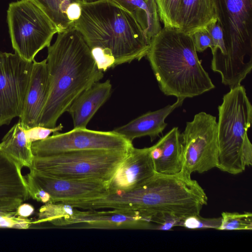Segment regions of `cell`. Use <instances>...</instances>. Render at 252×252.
Wrapping results in <instances>:
<instances>
[{
  "label": "cell",
  "mask_w": 252,
  "mask_h": 252,
  "mask_svg": "<svg viewBox=\"0 0 252 252\" xmlns=\"http://www.w3.org/2000/svg\"><path fill=\"white\" fill-rule=\"evenodd\" d=\"M81 6L80 16L73 26L83 36L100 70L146 56L150 42L128 11L112 0Z\"/></svg>",
  "instance_id": "6da1fadb"
},
{
  "label": "cell",
  "mask_w": 252,
  "mask_h": 252,
  "mask_svg": "<svg viewBox=\"0 0 252 252\" xmlns=\"http://www.w3.org/2000/svg\"><path fill=\"white\" fill-rule=\"evenodd\" d=\"M47 53L50 89L38 126L54 128L73 101L101 80L103 73L83 36L73 26L58 33Z\"/></svg>",
  "instance_id": "7a4b0ae2"
},
{
  "label": "cell",
  "mask_w": 252,
  "mask_h": 252,
  "mask_svg": "<svg viewBox=\"0 0 252 252\" xmlns=\"http://www.w3.org/2000/svg\"><path fill=\"white\" fill-rule=\"evenodd\" d=\"M160 91L185 99L214 88L190 35L177 28L163 27L151 40L146 56Z\"/></svg>",
  "instance_id": "3957f363"
},
{
  "label": "cell",
  "mask_w": 252,
  "mask_h": 252,
  "mask_svg": "<svg viewBox=\"0 0 252 252\" xmlns=\"http://www.w3.org/2000/svg\"><path fill=\"white\" fill-rule=\"evenodd\" d=\"M99 200L103 209L139 210L153 217L167 214L184 217L199 214L208 198L197 181L181 172L174 175L156 173L139 188L108 193Z\"/></svg>",
  "instance_id": "277c9868"
},
{
  "label": "cell",
  "mask_w": 252,
  "mask_h": 252,
  "mask_svg": "<svg viewBox=\"0 0 252 252\" xmlns=\"http://www.w3.org/2000/svg\"><path fill=\"white\" fill-rule=\"evenodd\" d=\"M217 168L231 174L243 172L252 164V144L248 130L252 105L244 86L231 88L218 107Z\"/></svg>",
  "instance_id": "5b68a950"
},
{
  "label": "cell",
  "mask_w": 252,
  "mask_h": 252,
  "mask_svg": "<svg viewBox=\"0 0 252 252\" xmlns=\"http://www.w3.org/2000/svg\"><path fill=\"white\" fill-rule=\"evenodd\" d=\"M226 54L218 71L222 83L241 84L252 68V0H214Z\"/></svg>",
  "instance_id": "8992f818"
},
{
  "label": "cell",
  "mask_w": 252,
  "mask_h": 252,
  "mask_svg": "<svg viewBox=\"0 0 252 252\" xmlns=\"http://www.w3.org/2000/svg\"><path fill=\"white\" fill-rule=\"evenodd\" d=\"M128 152L92 150L34 157L29 169L56 178L95 180L107 185Z\"/></svg>",
  "instance_id": "52a82bcc"
},
{
  "label": "cell",
  "mask_w": 252,
  "mask_h": 252,
  "mask_svg": "<svg viewBox=\"0 0 252 252\" xmlns=\"http://www.w3.org/2000/svg\"><path fill=\"white\" fill-rule=\"evenodd\" d=\"M7 22L15 53L28 62H33L40 51L48 48L58 33L48 16L30 0L10 3Z\"/></svg>",
  "instance_id": "ba28073f"
},
{
  "label": "cell",
  "mask_w": 252,
  "mask_h": 252,
  "mask_svg": "<svg viewBox=\"0 0 252 252\" xmlns=\"http://www.w3.org/2000/svg\"><path fill=\"white\" fill-rule=\"evenodd\" d=\"M182 169L191 176L193 172L203 173L215 167L218 162L217 122L216 117L199 112L186 123L181 134Z\"/></svg>",
  "instance_id": "9c48e42d"
},
{
  "label": "cell",
  "mask_w": 252,
  "mask_h": 252,
  "mask_svg": "<svg viewBox=\"0 0 252 252\" xmlns=\"http://www.w3.org/2000/svg\"><path fill=\"white\" fill-rule=\"evenodd\" d=\"M133 147L130 142L112 131L75 128L61 133H54L47 138L32 143L34 157H43L63 152L92 150L127 152Z\"/></svg>",
  "instance_id": "30bf717a"
},
{
  "label": "cell",
  "mask_w": 252,
  "mask_h": 252,
  "mask_svg": "<svg viewBox=\"0 0 252 252\" xmlns=\"http://www.w3.org/2000/svg\"><path fill=\"white\" fill-rule=\"evenodd\" d=\"M33 62L0 51V127L22 113Z\"/></svg>",
  "instance_id": "8fae6325"
},
{
  "label": "cell",
  "mask_w": 252,
  "mask_h": 252,
  "mask_svg": "<svg viewBox=\"0 0 252 252\" xmlns=\"http://www.w3.org/2000/svg\"><path fill=\"white\" fill-rule=\"evenodd\" d=\"M152 217L149 213L135 210L81 211L75 208L71 215L50 222L63 228L153 229Z\"/></svg>",
  "instance_id": "7c38bea8"
},
{
  "label": "cell",
  "mask_w": 252,
  "mask_h": 252,
  "mask_svg": "<svg viewBox=\"0 0 252 252\" xmlns=\"http://www.w3.org/2000/svg\"><path fill=\"white\" fill-rule=\"evenodd\" d=\"M25 177L28 185L42 189L50 196V202L93 198L107 193V184L95 180L63 179L43 175L30 169Z\"/></svg>",
  "instance_id": "4fadbf2b"
},
{
  "label": "cell",
  "mask_w": 252,
  "mask_h": 252,
  "mask_svg": "<svg viewBox=\"0 0 252 252\" xmlns=\"http://www.w3.org/2000/svg\"><path fill=\"white\" fill-rule=\"evenodd\" d=\"M156 174L150 147H133L107 185L108 193L125 192L139 188Z\"/></svg>",
  "instance_id": "5bb4252c"
},
{
  "label": "cell",
  "mask_w": 252,
  "mask_h": 252,
  "mask_svg": "<svg viewBox=\"0 0 252 252\" xmlns=\"http://www.w3.org/2000/svg\"><path fill=\"white\" fill-rule=\"evenodd\" d=\"M49 89L46 59L41 62L33 60L23 111L19 117V121L24 129L38 126L48 97Z\"/></svg>",
  "instance_id": "9a60e30c"
},
{
  "label": "cell",
  "mask_w": 252,
  "mask_h": 252,
  "mask_svg": "<svg viewBox=\"0 0 252 252\" xmlns=\"http://www.w3.org/2000/svg\"><path fill=\"white\" fill-rule=\"evenodd\" d=\"M22 168L0 149V211L15 212L30 197Z\"/></svg>",
  "instance_id": "2e32d148"
},
{
  "label": "cell",
  "mask_w": 252,
  "mask_h": 252,
  "mask_svg": "<svg viewBox=\"0 0 252 252\" xmlns=\"http://www.w3.org/2000/svg\"><path fill=\"white\" fill-rule=\"evenodd\" d=\"M184 100L177 98V101L172 105L148 112L113 131L132 142L135 138L146 136H149L153 141L167 126L165 119L176 108L181 106Z\"/></svg>",
  "instance_id": "e0dca14e"
},
{
  "label": "cell",
  "mask_w": 252,
  "mask_h": 252,
  "mask_svg": "<svg viewBox=\"0 0 252 252\" xmlns=\"http://www.w3.org/2000/svg\"><path fill=\"white\" fill-rule=\"evenodd\" d=\"M112 88L109 80L96 82L73 101L67 112L72 118L74 128H86L95 113L110 97Z\"/></svg>",
  "instance_id": "ac0fdd59"
},
{
  "label": "cell",
  "mask_w": 252,
  "mask_h": 252,
  "mask_svg": "<svg viewBox=\"0 0 252 252\" xmlns=\"http://www.w3.org/2000/svg\"><path fill=\"white\" fill-rule=\"evenodd\" d=\"M150 150L156 173L174 175L181 172L182 147L178 127H173Z\"/></svg>",
  "instance_id": "d6986e66"
},
{
  "label": "cell",
  "mask_w": 252,
  "mask_h": 252,
  "mask_svg": "<svg viewBox=\"0 0 252 252\" xmlns=\"http://www.w3.org/2000/svg\"><path fill=\"white\" fill-rule=\"evenodd\" d=\"M218 19L214 0H182L178 28L190 35Z\"/></svg>",
  "instance_id": "ffe728a7"
},
{
  "label": "cell",
  "mask_w": 252,
  "mask_h": 252,
  "mask_svg": "<svg viewBox=\"0 0 252 252\" xmlns=\"http://www.w3.org/2000/svg\"><path fill=\"white\" fill-rule=\"evenodd\" d=\"M50 19L58 33L73 27L81 13L79 0H30Z\"/></svg>",
  "instance_id": "44dd1931"
},
{
  "label": "cell",
  "mask_w": 252,
  "mask_h": 252,
  "mask_svg": "<svg viewBox=\"0 0 252 252\" xmlns=\"http://www.w3.org/2000/svg\"><path fill=\"white\" fill-rule=\"evenodd\" d=\"M134 17L148 40L161 30L160 19L155 0H112Z\"/></svg>",
  "instance_id": "7402d4cb"
},
{
  "label": "cell",
  "mask_w": 252,
  "mask_h": 252,
  "mask_svg": "<svg viewBox=\"0 0 252 252\" xmlns=\"http://www.w3.org/2000/svg\"><path fill=\"white\" fill-rule=\"evenodd\" d=\"M31 144L25 129L19 121L3 137L0 143V149L22 168L26 167L30 169L34 158Z\"/></svg>",
  "instance_id": "603a6c76"
},
{
  "label": "cell",
  "mask_w": 252,
  "mask_h": 252,
  "mask_svg": "<svg viewBox=\"0 0 252 252\" xmlns=\"http://www.w3.org/2000/svg\"><path fill=\"white\" fill-rule=\"evenodd\" d=\"M221 224L218 230H234L252 229V214L245 212H222Z\"/></svg>",
  "instance_id": "cb8c5ba5"
},
{
  "label": "cell",
  "mask_w": 252,
  "mask_h": 252,
  "mask_svg": "<svg viewBox=\"0 0 252 252\" xmlns=\"http://www.w3.org/2000/svg\"><path fill=\"white\" fill-rule=\"evenodd\" d=\"M75 208L61 202H48L39 209L38 217L33 223L50 222L53 220L72 214Z\"/></svg>",
  "instance_id": "d4e9b609"
},
{
  "label": "cell",
  "mask_w": 252,
  "mask_h": 252,
  "mask_svg": "<svg viewBox=\"0 0 252 252\" xmlns=\"http://www.w3.org/2000/svg\"><path fill=\"white\" fill-rule=\"evenodd\" d=\"M163 27L177 28V20L182 0H155Z\"/></svg>",
  "instance_id": "484cf974"
},
{
  "label": "cell",
  "mask_w": 252,
  "mask_h": 252,
  "mask_svg": "<svg viewBox=\"0 0 252 252\" xmlns=\"http://www.w3.org/2000/svg\"><path fill=\"white\" fill-rule=\"evenodd\" d=\"M221 221V217L206 218L200 216L199 214H194L182 217L180 226L191 229L213 228L218 230Z\"/></svg>",
  "instance_id": "4316f807"
},
{
  "label": "cell",
  "mask_w": 252,
  "mask_h": 252,
  "mask_svg": "<svg viewBox=\"0 0 252 252\" xmlns=\"http://www.w3.org/2000/svg\"><path fill=\"white\" fill-rule=\"evenodd\" d=\"M190 35L196 52H202L208 48H213L212 38L205 27L196 30Z\"/></svg>",
  "instance_id": "83f0119b"
},
{
  "label": "cell",
  "mask_w": 252,
  "mask_h": 252,
  "mask_svg": "<svg viewBox=\"0 0 252 252\" xmlns=\"http://www.w3.org/2000/svg\"><path fill=\"white\" fill-rule=\"evenodd\" d=\"M63 125L61 124L54 128H48L37 126L25 130L29 141L31 142L43 140L50 136L51 133L62 130Z\"/></svg>",
  "instance_id": "f1b7e54d"
},
{
  "label": "cell",
  "mask_w": 252,
  "mask_h": 252,
  "mask_svg": "<svg viewBox=\"0 0 252 252\" xmlns=\"http://www.w3.org/2000/svg\"><path fill=\"white\" fill-rule=\"evenodd\" d=\"M28 187L30 196L33 199L45 203L50 202V196L45 190L32 186Z\"/></svg>",
  "instance_id": "f546056e"
},
{
  "label": "cell",
  "mask_w": 252,
  "mask_h": 252,
  "mask_svg": "<svg viewBox=\"0 0 252 252\" xmlns=\"http://www.w3.org/2000/svg\"><path fill=\"white\" fill-rule=\"evenodd\" d=\"M34 211V208L30 204L22 203L16 210L17 215L21 218H26L30 216Z\"/></svg>",
  "instance_id": "4dcf8cb0"
},
{
  "label": "cell",
  "mask_w": 252,
  "mask_h": 252,
  "mask_svg": "<svg viewBox=\"0 0 252 252\" xmlns=\"http://www.w3.org/2000/svg\"><path fill=\"white\" fill-rule=\"evenodd\" d=\"M30 225V222L27 219L21 217H15L12 228L26 229Z\"/></svg>",
  "instance_id": "1f68e13d"
},
{
  "label": "cell",
  "mask_w": 252,
  "mask_h": 252,
  "mask_svg": "<svg viewBox=\"0 0 252 252\" xmlns=\"http://www.w3.org/2000/svg\"><path fill=\"white\" fill-rule=\"evenodd\" d=\"M80 2L81 3H91L95 2H97L101 0H79Z\"/></svg>",
  "instance_id": "d6a6232c"
}]
</instances>
